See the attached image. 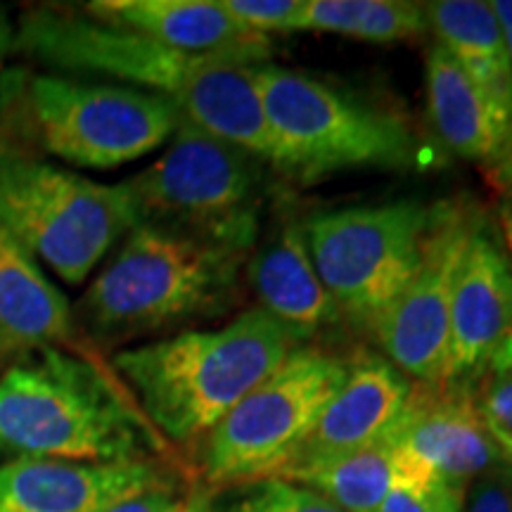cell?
Here are the masks:
<instances>
[{"instance_id":"1","label":"cell","mask_w":512,"mask_h":512,"mask_svg":"<svg viewBox=\"0 0 512 512\" xmlns=\"http://www.w3.org/2000/svg\"><path fill=\"white\" fill-rule=\"evenodd\" d=\"M15 50L76 74L162 95L183 121L273 164V138L254 67L245 57L190 55L102 24L83 12L34 8L17 22Z\"/></svg>"},{"instance_id":"2","label":"cell","mask_w":512,"mask_h":512,"mask_svg":"<svg viewBox=\"0 0 512 512\" xmlns=\"http://www.w3.org/2000/svg\"><path fill=\"white\" fill-rule=\"evenodd\" d=\"M159 444L117 373L79 349L29 351L0 375V456L138 463Z\"/></svg>"},{"instance_id":"3","label":"cell","mask_w":512,"mask_h":512,"mask_svg":"<svg viewBox=\"0 0 512 512\" xmlns=\"http://www.w3.org/2000/svg\"><path fill=\"white\" fill-rule=\"evenodd\" d=\"M304 342V335L254 306L221 328L121 349L112 370L159 437L192 444Z\"/></svg>"},{"instance_id":"4","label":"cell","mask_w":512,"mask_h":512,"mask_svg":"<svg viewBox=\"0 0 512 512\" xmlns=\"http://www.w3.org/2000/svg\"><path fill=\"white\" fill-rule=\"evenodd\" d=\"M252 252L152 223L126 233L74 306V325L98 347L221 316L238 302Z\"/></svg>"},{"instance_id":"5","label":"cell","mask_w":512,"mask_h":512,"mask_svg":"<svg viewBox=\"0 0 512 512\" xmlns=\"http://www.w3.org/2000/svg\"><path fill=\"white\" fill-rule=\"evenodd\" d=\"M0 86V140L81 169L136 162L169 143L183 119L162 95L121 83L12 72Z\"/></svg>"},{"instance_id":"6","label":"cell","mask_w":512,"mask_h":512,"mask_svg":"<svg viewBox=\"0 0 512 512\" xmlns=\"http://www.w3.org/2000/svg\"><path fill=\"white\" fill-rule=\"evenodd\" d=\"M273 138V166L302 181L349 169H403L418 162V138L396 114L280 64H256Z\"/></svg>"},{"instance_id":"7","label":"cell","mask_w":512,"mask_h":512,"mask_svg":"<svg viewBox=\"0 0 512 512\" xmlns=\"http://www.w3.org/2000/svg\"><path fill=\"white\" fill-rule=\"evenodd\" d=\"M133 226L124 183H95L0 140V228L67 285H81Z\"/></svg>"},{"instance_id":"8","label":"cell","mask_w":512,"mask_h":512,"mask_svg":"<svg viewBox=\"0 0 512 512\" xmlns=\"http://www.w3.org/2000/svg\"><path fill=\"white\" fill-rule=\"evenodd\" d=\"M264 164L252 152L181 119L169 147L124 185L138 223L254 252Z\"/></svg>"},{"instance_id":"9","label":"cell","mask_w":512,"mask_h":512,"mask_svg":"<svg viewBox=\"0 0 512 512\" xmlns=\"http://www.w3.org/2000/svg\"><path fill=\"white\" fill-rule=\"evenodd\" d=\"M349 373L344 358L299 347L256 384L202 439V477L209 486L275 477L316 427Z\"/></svg>"},{"instance_id":"10","label":"cell","mask_w":512,"mask_h":512,"mask_svg":"<svg viewBox=\"0 0 512 512\" xmlns=\"http://www.w3.org/2000/svg\"><path fill=\"white\" fill-rule=\"evenodd\" d=\"M432 207L418 200L318 211L304 221L318 278L339 311L373 325L418 271Z\"/></svg>"},{"instance_id":"11","label":"cell","mask_w":512,"mask_h":512,"mask_svg":"<svg viewBox=\"0 0 512 512\" xmlns=\"http://www.w3.org/2000/svg\"><path fill=\"white\" fill-rule=\"evenodd\" d=\"M475 219L460 204H434L418 271L373 325L384 358L418 384L441 380L453 285Z\"/></svg>"},{"instance_id":"12","label":"cell","mask_w":512,"mask_h":512,"mask_svg":"<svg viewBox=\"0 0 512 512\" xmlns=\"http://www.w3.org/2000/svg\"><path fill=\"white\" fill-rule=\"evenodd\" d=\"M512 330V264L503 240L475 219L453 285L446 363L439 384H470Z\"/></svg>"},{"instance_id":"13","label":"cell","mask_w":512,"mask_h":512,"mask_svg":"<svg viewBox=\"0 0 512 512\" xmlns=\"http://www.w3.org/2000/svg\"><path fill=\"white\" fill-rule=\"evenodd\" d=\"M396 439L434 479L463 496L475 479L498 467V446L470 384L415 387Z\"/></svg>"},{"instance_id":"14","label":"cell","mask_w":512,"mask_h":512,"mask_svg":"<svg viewBox=\"0 0 512 512\" xmlns=\"http://www.w3.org/2000/svg\"><path fill=\"white\" fill-rule=\"evenodd\" d=\"M174 486L155 460L74 463L12 458L0 465V512H100L145 491Z\"/></svg>"},{"instance_id":"15","label":"cell","mask_w":512,"mask_h":512,"mask_svg":"<svg viewBox=\"0 0 512 512\" xmlns=\"http://www.w3.org/2000/svg\"><path fill=\"white\" fill-rule=\"evenodd\" d=\"M413 392L415 382L387 358H356L316 427L283 470L347 456L389 437L406 413Z\"/></svg>"},{"instance_id":"16","label":"cell","mask_w":512,"mask_h":512,"mask_svg":"<svg viewBox=\"0 0 512 512\" xmlns=\"http://www.w3.org/2000/svg\"><path fill=\"white\" fill-rule=\"evenodd\" d=\"M83 15L190 55H233L264 64L268 36L235 22L219 0H95Z\"/></svg>"},{"instance_id":"17","label":"cell","mask_w":512,"mask_h":512,"mask_svg":"<svg viewBox=\"0 0 512 512\" xmlns=\"http://www.w3.org/2000/svg\"><path fill=\"white\" fill-rule=\"evenodd\" d=\"M74 335L69 299L34 256L0 228V366L43 347H67Z\"/></svg>"},{"instance_id":"18","label":"cell","mask_w":512,"mask_h":512,"mask_svg":"<svg viewBox=\"0 0 512 512\" xmlns=\"http://www.w3.org/2000/svg\"><path fill=\"white\" fill-rule=\"evenodd\" d=\"M247 278L259 299V309L299 335L309 337L342 316L313 266L304 223L285 221L283 228L252 254Z\"/></svg>"},{"instance_id":"19","label":"cell","mask_w":512,"mask_h":512,"mask_svg":"<svg viewBox=\"0 0 512 512\" xmlns=\"http://www.w3.org/2000/svg\"><path fill=\"white\" fill-rule=\"evenodd\" d=\"M425 74L432 124L448 150L467 162L501 164L512 150V117L475 86L439 43L427 53Z\"/></svg>"},{"instance_id":"20","label":"cell","mask_w":512,"mask_h":512,"mask_svg":"<svg viewBox=\"0 0 512 512\" xmlns=\"http://www.w3.org/2000/svg\"><path fill=\"white\" fill-rule=\"evenodd\" d=\"M275 477L302 484L347 512H380L396 486L434 479L396 439V430L377 444L323 463L290 467ZM439 482V479H437Z\"/></svg>"},{"instance_id":"21","label":"cell","mask_w":512,"mask_h":512,"mask_svg":"<svg viewBox=\"0 0 512 512\" xmlns=\"http://www.w3.org/2000/svg\"><path fill=\"white\" fill-rule=\"evenodd\" d=\"M437 43L477 88L512 117V69L503 31L484 0H439L427 5Z\"/></svg>"},{"instance_id":"22","label":"cell","mask_w":512,"mask_h":512,"mask_svg":"<svg viewBox=\"0 0 512 512\" xmlns=\"http://www.w3.org/2000/svg\"><path fill=\"white\" fill-rule=\"evenodd\" d=\"M430 29L427 3L411 0H304L294 27L373 43L413 41Z\"/></svg>"},{"instance_id":"23","label":"cell","mask_w":512,"mask_h":512,"mask_svg":"<svg viewBox=\"0 0 512 512\" xmlns=\"http://www.w3.org/2000/svg\"><path fill=\"white\" fill-rule=\"evenodd\" d=\"M226 512H347L302 484L266 477L247 484Z\"/></svg>"},{"instance_id":"24","label":"cell","mask_w":512,"mask_h":512,"mask_svg":"<svg viewBox=\"0 0 512 512\" xmlns=\"http://www.w3.org/2000/svg\"><path fill=\"white\" fill-rule=\"evenodd\" d=\"M219 3L235 22L261 36H268L271 31H294L299 12L304 8V0H219Z\"/></svg>"},{"instance_id":"25","label":"cell","mask_w":512,"mask_h":512,"mask_svg":"<svg viewBox=\"0 0 512 512\" xmlns=\"http://www.w3.org/2000/svg\"><path fill=\"white\" fill-rule=\"evenodd\" d=\"M463 494L437 479L403 482L384 498L380 512H463Z\"/></svg>"},{"instance_id":"26","label":"cell","mask_w":512,"mask_h":512,"mask_svg":"<svg viewBox=\"0 0 512 512\" xmlns=\"http://www.w3.org/2000/svg\"><path fill=\"white\" fill-rule=\"evenodd\" d=\"M463 512H512V486L498 467L467 486Z\"/></svg>"},{"instance_id":"27","label":"cell","mask_w":512,"mask_h":512,"mask_svg":"<svg viewBox=\"0 0 512 512\" xmlns=\"http://www.w3.org/2000/svg\"><path fill=\"white\" fill-rule=\"evenodd\" d=\"M479 406L489 425L512 437V375H494V380L486 384Z\"/></svg>"},{"instance_id":"28","label":"cell","mask_w":512,"mask_h":512,"mask_svg":"<svg viewBox=\"0 0 512 512\" xmlns=\"http://www.w3.org/2000/svg\"><path fill=\"white\" fill-rule=\"evenodd\" d=\"M181 498L183 496L176 494V486H169V489L145 491L140 496H131L126 501L107 505L100 512H176L178 505H181Z\"/></svg>"},{"instance_id":"29","label":"cell","mask_w":512,"mask_h":512,"mask_svg":"<svg viewBox=\"0 0 512 512\" xmlns=\"http://www.w3.org/2000/svg\"><path fill=\"white\" fill-rule=\"evenodd\" d=\"M176 512H214V503H211V494L207 486H195L188 494L181 498Z\"/></svg>"},{"instance_id":"30","label":"cell","mask_w":512,"mask_h":512,"mask_svg":"<svg viewBox=\"0 0 512 512\" xmlns=\"http://www.w3.org/2000/svg\"><path fill=\"white\" fill-rule=\"evenodd\" d=\"M489 430L498 446V470L503 472L505 479H508L512 486V437H508V434L501 430H496L494 425H489Z\"/></svg>"},{"instance_id":"31","label":"cell","mask_w":512,"mask_h":512,"mask_svg":"<svg viewBox=\"0 0 512 512\" xmlns=\"http://www.w3.org/2000/svg\"><path fill=\"white\" fill-rule=\"evenodd\" d=\"M491 10H494L498 27L503 31V41H505V48H508L510 69H512V0H494V3H491Z\"/></svg>"},{"instance_id":"32","label":"cell","mask_w":512,"mask_h":512,"mask_svg":"<svg viewBox=\"0 0 512 512\" xmlns=\"http://www.w3.org/2000/svg\"><path fill=\"white\" fill-rule=\"evenodd\" d=\"M15 38H17V24L12 22L10 10L5 5H0V62L8 57V53L15 50Z\"/></svg>"},{"instance_id":"33","label":"cell","mask_w":512,"mask_h":512,"mask_svg":"<svg viewBox=\"0 0 512 512\" xmlns=\"http://www.w3.org/2000/svg\"><path fill=\"white\" fill-rule=\"evenodd\" d=\"M489 370H494V375H512V330L491 356Z\"/></svg>"},{"instance_id":"34","label":"cell","mask_w":512,"mask_h":512,"mask_svg":"<svg viewBox=\"0 0 512 512\" xmlns=\"http://www.w3.org/2000/svg\"><path fill=\"white\" fill-rule=\"evenodd\" d=\"M498 223H501V240L505 252L510 256V264H512V204H503L501 211H498Z\"/></svg>"},{"instance_id":"35","label":"cell","mask_w":512,"mask_h":512,"mask_svg":"<svg viewBox=\"0 0 512 512\" xmlns=\"http://www.w3.org/2000/svg\"><path fill=\"white\" fill-rule=\"evenodd\" d=\"M494 171H496V178H498V181H501L503 188L512 195V150H510V155L505 157L501 164L494 166Z\"/></svg>"}]
</instances>
